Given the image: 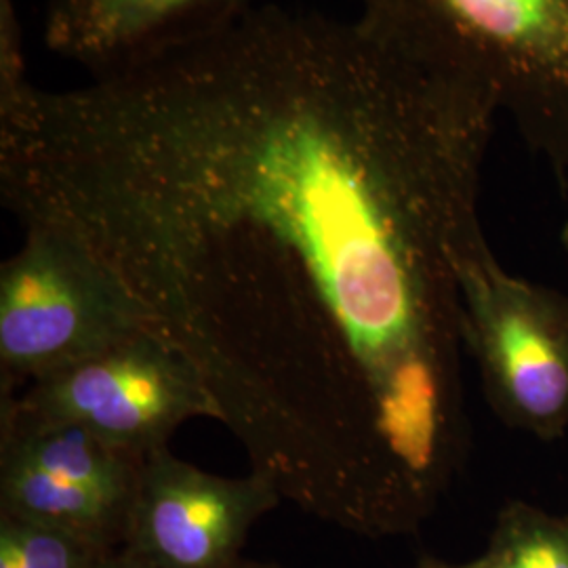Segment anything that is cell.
<instances>
[{"instance_id": "obj_1", "label": "cell", "mask_w": 568, "mask_h": 568, "mask_svg": "<svg viewBox=\"0 0 568 568\" xmlns=\"http://www.w3.org/2000/svg\"><path fill=\"white\" fill-rule=\"evenodd\" d=\"M495 105L361 18L255 7L0 100V196L192 363L283 501L413 535L466 464L462 265Z\"/></svg>"}, {"instance_id": "obj_2", "label": "cell", "mask_w": 568, "mask_h": 568, "mask_svg": "<svg viewBox=\"0 0 568 568\" xmlns=\"http://www.w3.org/2000/svg\"><path fill=\"white\" fill-rule=\"evenodd\" d=\"M361 20L508 114L568 194V0H358Z\"/></svg>"}, {"instance_id": "obj_3", "label": "cell", "mask_w": 568, "mask_h": 568, "mask_svg": "<svg viewBox=\"0 0 568 568\" xmlns=\"http://www.w3.org/2000/svg\"><path fill=\"white\" fill-rule=\"evenodd\" d=\"M0 417L81 426L142 457L166 447L190 419L222 422L192 363L145 326L77 365L4 394Z\"/></svg>"}, {"instance_id": "obj_4", "label": "cell", "mask_w": 568, "mask_h": 568, "mask_svg": "<svg viewBox=\"0 0 568 568\" xmlns=\"http://www.w3.org/2000/svg\"><path fill=\"white\" fill-rule=\"evenodd\" d=\"M464 342L490 408L541 440L568 432V297L509 274L488 243L462 265Z\"/></svg>"}, {"instance_id": "obj_5", "label": "cell", "mask_w": 568, "mask_h": 568, "mask_svg": "<svg viewBox=\"0 0 568 568\" xmlns=\"http://www.w3.org/2000/svg\"><path fill=\"white\" fill-rule=\"evenodd\" d=\"M143 326L119 284L81 248L44 230H23L20 248L0 267L2 394L77 365Z\"/></svg>"}, {"instance_id": "obj_6", "label": "cell", "mask_w": 568, "mask_h": 568, "mask_svg": "<svg viewBox=\"0 0 568 568\" xmlns=\"http://www.w3.org/2000/svg\"><path fill=\"white\" fill-rule=\"evenodd\" d=\"M143 459L81 426L0 417V514L122 548Z\"/></svg>"}, {"instance_id": "obj_7", "label": "cell", "mask_w": 568, "mask_h": 568, "mask_svg": "<svg viewBox=\"0 0 568 568\" xmlns=\"http://www.w3.org/2000/svg\"><path fill=\"white\" fill-rule=\"evenodd\" d=\"M281 501L257 471L224 478L156 448L143 459L122 548L154 568H236L251 528Z\"/></svg>"}, {"instance_id": "obj_8", "label": "cell", "mask_w": 568, "mask_h": 568, "mask_svg": "<svg viewBox=\"0 0 568 568\" xmlns=\"http://www.w3.org/2000/svg\"><path fill=\"white\" fill-rule=\"evenodd\" d=\"M255 7V0H49L42 39L100 79L204 41Z\"/></svg>"}, {"instance_id": "obj_9", "label": "cell", "mask_w": 568, "mask_h": 568, "mask_svg": "<svg viewBox=\"0 0 568 568\" xmlns=\"http://www.w3.org/2000/svg\"><path fill=\"white\" fill-rule=\"evenodd\" d=\"M471 568H568V516L525 501L499 511L483 556Z\"/></svg>"}, {"instance_id": "obj_10", "label": "cell", "mask_w": 568, "mask_h": 568, "mask_svg": "<svg viewBox=\"0 0 568 568\" xmlns=\"http://www.w3.org/2000/svg\"><path fill=\"white\" fill-rule=\"evenodd\" d=\"M114 549L0 514V568H95Z\"/></svg>"}, {"instance_id": "obj_11", "label": "cell", "mask_w": 568, "mask_h": 568, "mask_svg": "<svg viewBox=\"0 0 568 568\" xmlns=\"http://www.w3.org/2000/svg\"><path fill=\"white\" fill-rule=\"evenodd\" d=\"M95 568H154L148 565L142 558H138L135 554H131L129 549L119 548L110 551L108 556H103L100 565Z\"/></svg>"}, {"instance_id": "obj_12", "label": "cell", "mask_w": 568, "mask_h": 568, "mask_svg": "<svg viewBox=\"0 0 568 568\" xmlns=\"http://www.w3.org/2000/svg\"><path fill=\"white\" fill-rule=\"evenodd\" d=\"M415 568H471L469 562L467 565H448V562H440V560H434V558H426L422 560Z\"/></svg>"}, {"instance_id": "obj_13", "label": "cell", "mask_w": 568, "mask_h": 568, "mask_svg": "<svg viewBox=\"0 0 568 568\" xmlns=\"http://www.w3.org/2000/svg\"><path fill=\"white\" fill-rule=\"evenodd\" d=\"M236 568H284L274 562H253V560H243Z\"/></svg>"}, {"instance_id": "obj_14", "label": "cell", "mask_w": 568, "mask_h": 568, "mask_svg": "<svg viewBox=\"0 0 568 568\" xmlns=\"http://www.w3.org/2000/svg\"><path fill=\"white\" fill-rule=\"evenodd\" d=\"M562 243H565V246L568 248V224L562 227Z\"/></svg>"}]
</instances>
